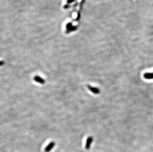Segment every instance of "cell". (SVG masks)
Segmentation results:
<instances>
[{
    "label": "cell",
    "mask_w": 153,
    "mask_h": 152,
    "mask_svg": "<svg viewBox=\"0 0 153 152\" xmlns=\"http://www.w3.org/2000/svg\"><path fill=\"white\" fill-rule=\"evenodd\" d=\"M34 80L35 81L39 83V84H44L45 83V80L44 79L39 77V76H35V77H34Z\"/></svg>",
    "instance_id": "obj_4"
},
{
    "label": "cell",
    "mask_w": 153,
    "mask_h": 152,
    "mask_svg": "<svg viewBox=\"0 0 153 152\" xmlns=\"http://www.w3.org/2000/svg\"><path fill=\"white\" fill-rule=\"evenodd\" d=\"M55 143L54 142H51L49 144L45 149V152H50L55 146Z\"/></svg>",
    "instance_id": "obj_3"
},
{
    "label": "cell",
    "mask_w": 153,
    "mask_h": 152,
    "mask_svg": "<svg viewBox=\"0 0 153 152\" xmlns=\"http://www.w3.org/2000/svg\"><path fill=\"white\" fill-rule=\"evenodd\" d=\"M144 77L147 80H151L153 79V73H146L144 74Z\"/></svg>",
    "instance_id": "obj_5"
},
{
    "label": "cell",
    "mask_w": 153,
    "mask_h": 152,
    "mask_svg": "<svg viewBox=\"0 0 153 152\" xmlns=\"http://www.w3.org/2000/svg\"><path fill=\"white\" fill-rule=\"evenodd\" d=\"M93 138L92 137L90 136L87 138V139L86 141V144H85V149L86 150H89L90 147H91V144L93 142Z\"/></svg>",
    "instance_id": "obj_1"
},
{
    "label": "cell",
    "mask_w": 153,
    "mask_h": 152,
    "mask_svg": "<svg viewBox=\"0 0 153 152\" xmlns=\"http://www.w3.org/2000/svg\"><path fill=\"white\" fill-rule=\"evenodd\" d=\"M87 87L89 89V91H91V92H92L93 93L96 94H98L100 93V91L99 88H98L97 87H93L92 86L90 85H88L87 86Z\"/></svg>",
    "instance_id": "obj_2"
},
{
    "label": "cell",
    "mask_w": 153,
    "mask_h": 152,
    "mask_svg": "<svg viewBox=\"0 0 153 152\" xmlns=\"http://www.w3.org/2000/svg\"><path fill=\"white\" fill-rule=\"evenodd\" d=\"M5 63V62L3 61H0V66H1L2 65H3Z\"/></svg>",
    "instance_id": "obj_6"
}]
</instances>
